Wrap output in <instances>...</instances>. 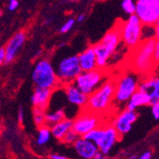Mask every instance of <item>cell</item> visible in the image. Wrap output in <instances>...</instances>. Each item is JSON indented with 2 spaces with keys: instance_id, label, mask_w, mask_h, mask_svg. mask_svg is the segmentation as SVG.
Wrapping results in <instances>:
<instances>
[{
  "instance_id": "6da1fadb",
  "label": "cell",
  "mask_w": 159,
  "mask_h": 159,
  "mask_svg": "<svg viewBox=\"0 0 159 159\" xmlns=\"http://www.w3.org/2000/svg\"><path fill=\"white\" fill-rule=\"evenodd\" d=\"M158 41L156 38H148L143 40L142 43L135 46L134 55L131 56V67L139 74H147L154 67L155 61L154 52L155 45Z\"/></svg>"
},
{
  "instance_id": "7a4b0ae2",
  "label": "cell",
  "mask_w": 159,
  "mask_h": 159,
  "mask_svg": "<svg viewBox=\"0 0 159 159\" xmlns=\"http://www.w3.org/2000/svg\"><path fill=\"white\" fill-rule=\"evenodd\" d=\"M115 90V81L108 80L102 83L99 87L88 95V101L86 109L100 115L104 111H108L114 100Z\"/></svg>"
},
{
  "instance_id": "3957f363",
  "label": "cell",
  "mask_w": 159,
  "mask_h": 159,
  "mask_svg": "<svg viewBox=\"0 0 159 159\" xmlns=\"http://www.w3.org/2000/svg\"><path fill=\"white\" fill-rule=\"evenodd\" d=\"M121 41V27L115 26L104 35L102 40L94 46L97 68H104L108 64L110 57L114 54Z\"/></svg>"
},
{
  "instance_id": "277c9868",
  "label": "cell",
  "mask_w": 159,
  "mask_h": 159,
  "mask_svg": "<svg viewBox=\"0 0 159 159\" xmlns=\"http://www.w3.org/2000/svg\"><path fill=\"white\" fill-rule=\"evenodd\" d=\"M32 81L36 87L55 89L58 84L56 72L50 61L42 59L39 61L32 71Z\"/></svg>"
},
{
  "instance_id": "5b68a950",
  "label": "cell",
  "mask_w": 159,
  "mask_h": 159,
  "mask_svg": "<svg viewBox=\"0 0 159 159\" xmlns=\"http://www.w3.org/2000/svg\"><path fill=\"white\" fill-rule=\"evenodd\" d=\"M138 76L134 74H126L115 81L114 101L117 104H126L131 95L138 90Z\"/></svg>"
},
{
  "instance_id": "8992f818",
  "label": "cell",
  "mask_w": 159,
  "mask_h": 159,
  "mask_svg": "<svg viewBox=\"0 0 159 159\" xmlns=\"http://www.w3.org/2000/svg\"><path fill=\"white\" fill-rule=\"evenodd\" d=\"M104 74L100 68L91 71H81L75 79V85L83 94L90 95L103 83Z\"/></svg>"
},
{
  "instance_id": "52a82bcc",
  "label": "cell",
  "mask_w": 159,
  "mask_h": 159,
  "mask_svg": "<svg viewBox=\"0 0 159 159\" xmlns=\"http://www.w3.org/2000/svg\"><path fill=\"white\" fill-rule=\"evenodd\" d=\"M143 24L135 14L131 15L128 21L121 27V40L130 48H134L142 39Z\"/></svg>"
},
{
  "instance_id": "ba28073f",
  "label": "cell",
  "mask_w": 159,
  "mask_h": 159,
  "mask_svg": "<svg viewBox=\"0 0 159 159\" xmlns=\"http://www.w3.org/2000/svg\"><path fill=\"white\" fill-rule=\"evenodd\" d=\"M134 14L143 25L154 26L159 20V0H137Z\"/></svg>"
},
{
  "instance_id": "9c48e42d",
  "label": "cell",
  "mask_w": 159,
  "mask_h": 159,
  "mask_svg": "<svg viewBox=\"0 0 159 159\" xmlns=\"http://www.w3.org/2000/svg\"><path fill=\"white\" fill-rule=\"evenodd\" d=\"M82 71L80 68L77 55H71L66 57L58 64L56 70V76L58 82H62L64 84H69L75 81L77 75Z\"/></svg>"
},
{
  "instance_id": "30bf717a",
  "label": "cell",
  "mask_w": 159,
  "mask_h": 159,
  "mask_svg": "<svg viewBox=\"0 0 159 159\" xmlns=\"http://www.w3.org/2000/svg\"><path fill=\"white\" fill-rule=\"evenodd\" d=\"M99 116H100L99 114L84 109L81 114L72 122L71 130L75 131L79 136H84L90 131L100 126Z\"/></svg>"
},
{
  "instance_id": "8fae6325",
  "label": "cell",
  "mask_w": 159,
  "mask_h": 159,
  "mask_svg": "<svg viewBox=\"0 0 159 159\" xmlns=\"http://www.w3.org/2000/svg\"><path fill=\"white\" fill-rule=\"evenodd\" d=\"M121 136L118 134L114 126H105L100 137V140L97 143V148L106 156L110 154L111 149L117 143L118 139Z\"/></svg>"
},
{
  "instance_id": "7c38bea8",
  "label": "cell",
  "mask_w": 159,
  "mask_h": 159,
  "mask_svg": "<svg viewBox=\"0 0 159 159\" xmlns=\"http://www.w3.org/2000/svg\"><path fill=\"white\" fill-rule=\"evenodd\" d=\"M138 117V114L135 111L125 110L118 114L114 122V128L116 130L118 134L122 136L131 130L132 124H134Z\"/></svg>"
},
{
  "instance_id": "4fadbf2b",
  "label": "cell",
  "mask_w": 159,
  "mask_h": 159,
  "mask_svg": "<svg viewBox=\"0 0 159 159\" xmlns=\"http://www.w3.org/2000/svg\"><path fill=\"white\" fill-rule=\"evenodd\" d=\"M26 39H27V36H26V34L24 31H19L12 37V39L8 42L7 46L4 48L5 49V60H4L5 64H9L15 60L19 51L21 50L24 43L26 42Z\"/></svg>"
},
{
  "instance_id": "5bb4252c",
  "label": "cell",
  "mask_w": 159,
  "mask_h": 159,
  "mask_svg": "<svg viewBox=\"0 0 159 159\" xmlns=\"http://www.w3.org/2000/svg\"><path fill=\"white\" fill-rule=\"evenodd\" d=\"M74 148L76 154L85 159H92L98 151L97 146L89 139H86L83 136H79L77 140L74 143Z\"/></svg>"
},
{
  "instance_id": "9a60e30c",
  "label": "cell",
  "mask_w": 159,
  "mask_h": 159,
  "mask_svg": "<svg viewBox=\"0 0 159 159\" xmlns=\"http://www.w3.org/2000/svg\"><path fill=\"white\" fill-rule=\"evenodd\" d=\"M138 90L147 94L151 99V105L159 102V79L158 77H150L138 84Z\"/></svg>"
},
{
  "instance_id": "2e32d148",
  "label": "cell",
  "mask_w": 159,
  "mask_h": 159,
  "mask_svg": "<svg viewBox=\"0 0 159 159\" xmlns=\"http://www.w3.org/2000/svg\"><path fill=\"white\" fill-rule=\"evenodd\" d=\"M65 94L67 96L68 101L77 107L84 108L88 101V95L83 94L74 83L66 84Z\"/></svg>"
},
{
  "instance_id": "e0dca14e",
  "label": "cell",
  "mask_w": 159,
  "mask_h": 159,
  "mask_svg": "<svg viewBox=\"0 0 159 159\" xmlns=\"http://www.w3.org/2000/svg\"><path fill=\"white\" fill-rule=\"evenodd\" d=\"M51 94H52L51 89L35 87L34 94L31 96L32 106L45 111L48 108V105L51 97Z\"/></svg>"
},
{
  "instance_id": "ac0fdd59",
  "label": "cell",
  "mask_w": 159,
  "mask_h": 159,
  "mask_svg": "<svg viewBox=\"0 0 159 159\" xmlns=\"http://www.w3.org/2000/svg\"><path fill=\"white\" fill-rule=\"evenodd\" d=\"M78 61H79V65H80L81 71H83L96 69L97 64H96V57H95L94 47H90L88 49H86L84 51H82L81 54L78 55Z\"/></svg>"
},
{
  "instance_id": "d6986e66",
  "label": "cell",
  "mask_w": 159,
  "mask_h": 159,
  "mask_svg": "<svg viewBox=\"0 0 159 159\" xmlns=\"http://www.w3.org/2000/svg\"><path fill=\"white\" fill-rule=\"evenodd\" d=\"M126 104H127V108H126L127 110L135 111L136 108L141 107V106L151 105V99L147 94L137 90L134 94L131 95V97L129 99V101Z\"/></svg>"
},
{
  "instance_id": "ffe728a7",
  "label": "cell",
  "mask_w": 159,
  "mask_h": 159,
  "mask_svg": "<svg viewBox=\"0 0 159 159\" xmlns=\"http://www.w3.org/2000/svg\"><path fill=\"white\" fill-rule=\"evenodd\" d=\"M72 122L74 120L71 119L64 118L63 120L57 122L56 124L51 126V134L54 135L58 140H62L63 136L66 134V132L71 130L72 128Z\"/></svg>"
},
{
  "instance_id": "44dd1931",
  "label": "cell",
  "mask_w": 159,
  "mask_h": 159,
  "mask_svg": "<svg viewBox=\"0 0 159 159\" xmlns=\"http://www.w3.org/2000/svg\"><path fill=\"white\" fill-rule=\"evenodd\" d=\"M65 117V111L63 110H57L51 112H47V114H45V125L52 126L57 122L63 120Z\"/></svg>"
},
{
  "instance_id": "7402d4cb",
  "label": "cell",
  "mask_w": 159,
  "mask_h": 159,
  "mask_svg": "<svg viewBox=\"0 0 159 159\" xmlns=\"http://www.w3.org/2000/svg\"><path fill=\"white\" fill-rule=\"evenodd\" d=\"M51 129L49 128V126L43 125L41 127H39L38 130V135L36 139V143L38 146H43L45 144H47L50 140L51 137Z\"/></svg>"
},
{
  "instance_id": "603a6c76",
  "label": "cell",
  "mask_w": 159,
  "mask_h": 159,
  "mask_svg": "<svg viewBox=\"0 0 159 159\" xmlns=\"http://www.w3.org/2000/svg\"><path fill=\"white\" fill-rule=\"evenodd\" d=\"M45 111L42 109H39L35 107L32 111V114H34V121L37 127H41L45 125Z\"/></svg>"
},
{
  "instance_id": "cb8c5ba5",
  "label": "cell",
  "mask_w": 159,
  "mask_h": 159,
  "mask_svg": "<svg viewBox=\"0 0 159 159\" xmlns=\"http://www.w3.org/2000/svg\"><path fill=\"white\" fill-rule=\"evenodd\" d=\"M78 137H79V135L76 134L75 131L70 130L69 131L66 132V134L63 136L62 141L66 144H74L77 140Z\"/></svg>"
},
{
  "instance_id": "d4e9b609",
  "label": "cell",
  "mask_w": 159,
  "mask_h": 159,
  "mask_svg": "<svg viewBox=\"0 0 159 159\" xmlns=\"http://www.w3.org/2000/svg\"><path fill=\"white\" fill-rule=\"evenodd\" d=\"M122 9L125 12L131 15L135 12V3L134 2V0H123Z\"/></svg>"
},
{
  "instance_id": "484cf974",
  "label": "cell",
  "mask_w": 159,
  "mask_h": 159,
  "mask_svg": "<svg viewBox=\"0 0 159 159\" xmlns=\"http://www.w3.org/2000/svg\"><path fill=\"white\" fill-rule=\"evenodd\" d=\"M75 19H72L71 18L70 20H68L67 22H66L62 27L60 29V32H62V34H65V32H68L72 27H74V25H75Z\"/></svg>"
},
{
  "instance_id": "4316f807",
  "label": "cell",
  "mask_w": 159,
  "mask_h": 159,
  "mask_svg": "<svg viewBox=\"0 0 159 159\" xmlns=\"http://www.w3.org/2000/svg\"><path fill=\"white\" fill-rule=\"evenodd\" d=\"M151 114L155 120L159 119V102L151 104Z\"/></svg>"
},
{
  "instance_id": "83f0119b",
  "label": "cell",
  "mask_w": 159,
  "mask_h": 159,
  "mask_svg": "<svg viewBox=\"0 0 159 159\" xmlns=\"http://www.w3.org/2000/svg\"><path fill=\"white\" fill-rule=\"evenodd\" d=\"M18 5H19V3H18L17 0H11L10 3H9V10L12 12L15 11L18 7Z\"/></svg>"
},
{
  "instance_id": "f1b7e54d",
  "label": "cell",
  "mask_w": 159,
  "mask_h": 159,
  "mask_svg": "<svg viewBox=\"0 0 159 159\" xmlns=\"http://www.w3.org/2000/svg\"><path fill=\"white\" fill-rule=\"evenodd\" d=\"M17 116H18V121L20 122V123H22V122H23V120H24V110H23V108H22V107L19 108V110H18V114H17Z\"/></svg>"
},
{
  "instance_id": "f546056e",
  "label": "cell",
  "mask_w": 159,
  "mask_h": 159,
  "mask_svg": "<svg viewBox=\"0 0 159 159\" xmlns=\"http://www.w3.org/2000/svg\"><path fill=\"white\" fill-rule=\"evenodd\" d=\"M154 59L155 61L158 62V59H159V43L157 41L156 45H155V49H154Z\"/></svg>"
},
{
  "instance_id": "4dcf8cb0",
  "label": "cell",
  "mask_w": 159,
  "mask_h": 159,
  "mask_svg": "<svg viewBox=\"0 0 159 159\" xmlns=\"http://www.w3.org/2000/svg\"><path fill=\"white\" fill-rule=\"evenodd\" d=\"M151 156H152L151 151H147L143 152V154H142V155H140V159H151Z\"/></svg>"
},
{
  "instance_id": "1f68e13d",
  "label": "cell",
  "mask_w": 159,
  "mask_h": 159,
  "mask_svg": "<svg viewBox=\"0 0 159 159\" xmlns=\"http://www.w3.org/2000/svg\"><path fill=\"white\" fill-rule=\"evenodd\" d=\"M5 60V49L0 48V66L4 63Z\"/></svg>"
},
{
  "instance_id": "d6a6232c",
  "label": "cell",
  "mask_w": 159,
  "mask_h": 159,
  "mask_svg": "<svg viewBox=\"0 0 159 159\" xmlns=\"http://www.w3.org/2000/svg\"><path fill=\"white\" fill-rule=\"evenodd\" d=\"M103 158H105V155L98 150L96 151V154H94V159H103Z\"/></svg>"
},
{
  "instance_id": "836d02e7",
  "label": "cell",
  "mask_w": 159,
  "mask_h": 159,
  "mask_svg": "<svg viewBox=\"0 0 159 159\" xmlns=\"http://www.w3.org/2000/svg\"><path fill=\"white\" fill-rule=\"evenodd\" d=\"M50 157L51 159H67L66 156H63V155H59V154H52L50 155Z\"/></svg>"
},
{
  "instance_id": "e575fe53",
  "label": "cell",
  "mask_w": 159,
  "mask_h": 159,
  "mask_svg": "<svg viewBox=\"0 0 159 159\" xmlns=\"http://www.w3.org/2000/svg\"><path fill=\"white\" fill-rule=\"evenodd\" d=\"M84 18H85V15H80L77 17V21L78 22H82L84 20Z\"/></svg>"
},
{
  "instance_id": "d590c367",
  "label": "cell",
  "mask_w": 159,
  "mask_h": 159,
  "mask_svg": "<svg viewBox=\"0 0 159 159\" xmlns=\"http://www.w3.org/2000/svg\"><path fill=\"white\" fill-rule=\"evenodd\" d=\"M2 15V12L1 11H0V16H1Z\"/></svg>"
}]
</instances>
